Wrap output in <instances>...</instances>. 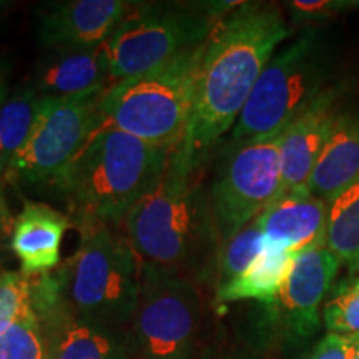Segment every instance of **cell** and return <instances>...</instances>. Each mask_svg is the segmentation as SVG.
<instances>
[{"mask_svg":"<svg viewBox=\"0 0 359 359\" xmlns=\"http://www.w3.org/2000/svg\"><path fill=\"white\" fill-rule=\"evenodd\" d=\"M344 85H330L286 127L280 142L281 191L303 190L341 111Z\"/></svg>","mask_w":359,"mask_h":359,"instance_id":"4fadbf2b","label":"cell"},{"mask_svg":"<svg viewBox=\"0 0 359 359\" xmlns=\"http://www.w3.org/2000/svg\"><path fill=\"white\" fill-rule=\"evenodd\" d=\"M111 85L107 42L88 48L48 50L32 87L40 97H79Z\"/></svg>","mask_w":359,"mask_h":359,"instance_id":"e0dca14e","label":"cell"},{"mask_svg":"<svg viewBox=\"0 0 359 359\" xmlns=\"http://www.w3.org/2000/svg\"><path fill=\"white\" fill-rule=\"evenodd\" d=\"M74 228L69 215L40 201H24L13 218L11 248L20 262V271L35 278L50 275L60 266V248L65 233Z\"/></svg>","mask_w":359,"mask_h":359,"instance_id":"2e32d148","label":"cell"},{"mask_svg":"<svg viewBox=\"0 0 359 359\" xmlns=\"http://www.w3.org/2000/svg\"><path fill=\"white\" fill-rule=\"evenodd\" d=\"M201 168L180 143L156 185L120 223L140 264L195 280L215 263L219 240Z\"/></svg>","mask_w":359,"mask_h":359,"instance_id":"7a4b0ae2","label":"cell"},{"mask_svg":"<svg viewBox=\"0 0 359 359\" xmlns=\"http://www.w3.org/2000/svg\"><path fill=\"white\" fill-rule=\"evenodd\" d=\"M200 314L201 299L193 278L140 264L132 323L138 359H191Z\"/></svg>","mask_w":359,"mask_h":359,"instance_id":"30bf717a","label":"cell"},{"mask_svg":"<svg viewBox=\"0 0 359 359\" xmlns=\"http://www.w3.org/2000/svg\"><path fill=\"white\" fill-rule=\"evenodd\" d=\"M326 248L346 266L348 276L359 271V182L330 205Z\"/></svg>","mask_w":359,"mask_h":359,"instance_id":"44dd1931","label":"cell"},{"mask_svg":"<svg viewBox=\"0 0 359 359\" xmlns=\"http://www.w3.org/2000/svg\"><path fill=\"white\" fill-rule=\"evenodd\" d=\"M173 148L156 147L118 130L93 132L57 180L53 190L77 230L120 226L127 213L156 185Z\"/></svg>","mask_w":359,"mask_h":359,"instance_id":"3957f363","label":"cell"},{"mask_svg":"<svg viewBox=\"0 0 359 359\" xmlns=\"http://www.w3.org/2000/svg\"><path fill=\"white\" fill-rule=\"evenodd\" d=\"M79 233V248L53 271L60 296L85 320L132 330L140 285V263L132 245L111 224Z\"/></svg>","mask_w":359,"mask_h":359,"instance_id":"5b68a950","label":"cell"},{"mask_svg":"<svg viewBox=\"0 0 359 359\" xmlns=\"http://www.w3.org/2000/svg\"><path fill=\"white\" fill-rule=\"evenodd\" d=\"M224 359H248V358H246V356H228Z\"/></svg>","mask_w":359,"mask_h":359,"instance_id":"1f68e13d","label":"cell"},{"mask_svg":"<svg viewBox=\"0 0 359 359\" xmlns=\"http://www.w3.org/2000/svg\"><path fill=\"white\" fill-rule=\"evenodd\" d=\"M241 2H132L107 40L110 80L145 74L200 47Z\"/></svg>","mask_w":359,"mask_h":359,"instance_id":"8992f818","label":"cell"},{"mask_svg":"<svg viewBox=\"0 0 359 359\" xmlns=\"http://www.w3.org/2000/svg\"><path fill=\"white\" fill-rule=\"evenodd\" d=\"M296 255L266 248L241 276L217 288L218 304L236 302H257L268 304L285 285Z\"/></svg>","mask_w":359,"mask_h":359,"instance_id":"d6986e66","label":"cell"},{"mask_svg":"<svg viewBox=\"0 0 359 359\" xmlns=\"http://www.w3.org/2000/svg\"><path fill=\"white\" fill-rule=\"evenodd\" d=\"M0 359H45L37 314L0 323Z\"/></svg>","mask_w":359,"mask_h":359,"instance_id":"603a6c76","label":"cell"},{"mask_svg":"<svg viewBox=\"0 0 359 359\" xmlns=\"http://www.w3.org/2000/svg\"><path fill=\"white\" fill-rule=\"evenodd\" d=\"M333 296H339L344 293H358L359 291V271L356 275L348 276L346 280H341L338 285L333 286Z\"/></svg>","mask_w":359,"mask_h":359,"instance_id":"f1b7e54d","label":"cell"},{"mask_svg":"<svg viewBox=\"0 0 359 359\" xmlns=\"http://www.w3.org/2000/svg\"><path fill=\"white\" fill-rule=\"evenodd\" d=\"M359 182V110L341 109L304 190L331 205Z\"/></svg>","mask_w":359,"mask_h":359,"instance_id":"ac0fdd59","label":"cell"},{"mask_svg":"<svg viewBox=\"0 0 359 359\" xmlns=\"http://www.w3.org/2000/svg\"><path fill=\"white\" fill-rule=\"evenodd\" d=\"M34 278L22 271L0 273V323L32 316Z\"/></svg>","mask_w":359,"mask_h":359,"instance_id":"cb8c5ba5","label":"cell"},{"mask_svg":"<svg viewBox=\"0 0 359 359\" xmlns=\"http://www.w3.org/2000/svg\"><path fill=\"white\" fill-rule=\"evenodd\" d=\"M203 47L205 43L154 70L111 83L98 103V130H118L150 145L177 148L191 122Z\"/></svg>","mask_w":359,"mask_h":359,"instance_id":"277c9868","label":"cell"},{"mask_svg":"<svg viewBox=\"0 0 359 359\" xmlns=\"http://www.w3.org/2000/svg\"><path fill=\"white\" fill-rule=\"evenodd\" d=\"M105 90L79 97L40 98L34 127L12 161L7 185L55 187L58 177L98 130V103Z\"/></svg>","mask_w":359,"mask_h":359,"instance_id":"9c48e42d","label":"cell"},{"mask_svg":"<svg viewBox=\"0 0 359 359\" xmlns=\"http://www.w3.org/2000/svg\"><path fill=\"white\" fill-rule=\"evenodd\" d=\"M330 205L306 190L283 193L255 219L266 248L303 255L326 248Z\"/></svg>","mask_w":359,"mask_h":359,"instance_id":"9a60e30c","label":"cell"},{"mask_svg":"<svg viewBox=\"0 0 359 359\" xmlns=\"http://www.w3.org/2000/svg\"><path fill=\"white\" fill-rule=\"evenodd\" d=\"M339 268V259L327 248L298 255L280 293L262 304L259 341L293 356L303 353L320 331L321 304L333 290Z\"/></svg>","mask_w":359,"mask_h":359,"instance_id":"8fae6325","label":"cell"},{"mask_svg":"<svg viewBox=\"0 0 359 359\" xmlns=\"http://www.w3.org/2000/svg\"><path fill=\"white\" fill-rule=\"evenodd\" d=\"M127 0H58L45 4L39 40L47 50L88 48L105 43L128 12Z\"/></svg>","mask_w":359,"mask_h":359,"instance_id":"5bb4252c","label":"cell"},{"mask_svg":"<svg viewBox=\"0 0 359 359\" xmlns=\"http://www.w3.org/2000/svg\"><path fill=\"white\" fill-rule=\"evenodd\" d=\"M13 218L15 217H12L11 208H8L6 201V196H4V188L0 187V235H12Z\"/></svg>","mask_w":359,"mask_h":359,"instance_id":"83f0119b","label":"cell"},{"mask_svg":"<svg viewBox=\"0 0 359 359\" xmlns=\"http://www.w3.org/2000/svg\"><path fill=\"white\" fill-rule=\"evenodd\" d=\"M331 60L316 29H304L269 58L231 130L230 142L285 132L330 87Z\"/></svg>","mask_w":359,"mask_h":359,"instance_id":"52a82bcc","label":"cell"},{"mask_svg":"<svg viewBox=\"0 0 359 359\" xmlns=\"http://www.w3.org/2000/svg\"><path fill=\"white\" fill-rule=\"evenodd\" d=\"M293 27L275 4L241 2L205 42L183 147L198 165L233 130L264 67Z\"/></svg>","mask_w":359,"mask_h":359,"instance_id":"6da1fadb","label":"cell"},{"mask_svg":"<svg viewBox=\"0 0 359 359\" xmlns=\"http://www.w3.org/2000/svg\"><path fill=\"white\" fill-rule=\"evenodd\" d=\"M356 359H359V353H358V356H356Z\"/></svg>","mask_w":359,"mask_h":359,"instance_id":"d6a6232c","label":"cell"},{"mask_svg":"<svg viewBox=\"0 0 359 359\" xmlns=\"http://www.w3.org/2000/svg\"><path fill=\"white\" fill-rule=\"evenodd\" d=\"M281 133L228 142L210 185V206L219 245L255 222L280 196Z\"/></svg>","mask_w":359,"mask_h":359,"instance_id":"ba28073f","label":"cell"},{"mask_svg":"<svg viewBox=\"0 0 359 359\" xmlns=\"http://www.w3.org/2000/svg\"><path fill=\"white\" fill-rule=\"evenodd\" d=\"M264 250V236L255 222L219 245L213 263L217 288L243 275Z\"/></svg>","mask_w":359,"mask_h":359,"instance_id":"7402d4cb","label":"cell"},{"mask_svg":"<svg viewBox=\"0 0 359 359\" xmlns=\"http://www.w3.org/2000/svg\"><path fill=\"white\" fill-rule=\"evenodd\" d=\"M359 353V333H327L318 341L304 359H356Z\"/></svg>","mask_w":359,"mask_h":359,"instance_id":"4316f807","label":"cell"},{"mask_svg":"<svg viewBox=\"0 0 359 359\" xmlns=\"http://www.w3.org/2000/svg\"><path fill=\"white\" fill-rule=\"evenodd\" d=\"M45 359H138L133 331L85 320L64 302L55 275L34 278Z\"/></svg>","mask_w":359,"mask_h":359,"instance_id":"7c38bea8","label":"cell"},{"mask_svg":"<svg viewBox=\"0 0 359 359\" xmlns=\"http://www.w3.org/2000/svg\"><path fill=\"white\" fill-rule=\"evenodd\" d=\"M323 325L327 333H359V291L333 296L323 308Z\"/></svg>","mask_w":359,"mask_h":359,"instance_id":"484cf974","label":"cell"},{"mask_svg":"<svg viewBox=\"0 0 359 359\" xmlns=\"http://www.w3.org/2000/svg\"><path fill=\"white\" fill-rule=\"evenodd\" d=\"M4 97H6V88H4L2 79H0V109H2V105H4Z\"/></svg>","mask_w":359,"mask_h":359,"instance_id":"f546056e","label":"cell"},{"mask_svg":"<svg viewBox=\"0 0 359 359\" xmlns=\"http://www.w3.org/2000/svg\"><path fill=\"white\" fill-rule=\"evenodd\" d=\"M39 92L32 85L17 90L0 109V187L7 185V177L15 155L25 145L34 127L40 105Z\"/></svg>","mask_w":359,"mask_h":359,"instance_id":"ffe728a7","label":"cell"},{"mask_svg":"<svg viewBox=\"0 0 359 359\" xmlns=\"http://www.w3.org/2000/svg\"><path fill=\"white\" fill-rule=\"evenodd\" d=\"M286 7L291 24L303 29H314L320 22L349 11H358L359 0H291L286 2Z\"/></svg>","mask_w":359,"mask_h":359,"instance_id":"d4e9b609","label":"cell"},{"mask_svg":"<svg viewBox=\"0 0 359 359\" xmlns=\"http://www.w3.org/2000/svg\"><path fill=\"white\" fill-rule=\"evenodd\" d=\"M8 8V4L7 2H0V15H2L4 12H6Z\"/></svg>","mask_w":359,"mask_h":359,"instance_id":"4dcf8cb0","label":"cell"}]
</instances>
